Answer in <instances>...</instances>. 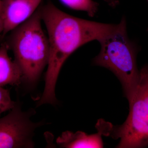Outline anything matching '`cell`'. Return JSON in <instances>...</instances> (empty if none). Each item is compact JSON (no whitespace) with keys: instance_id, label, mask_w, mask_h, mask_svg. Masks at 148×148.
Segmentation results:
<instances>
[{"instance_id":"cell-7","label":"cell","mask_w":148,"mask_h":148,"mask_svg":"<svg viewBox=\"0 0 148 148\" xmlns=\"http://www.w3.org/2000/svg\"><path fill=\"white\" fill-rule=\"evenodd\" d=\"M58 145L63 148H103V143L100 133L88 135L78 131L63 132L56 140Z\"/></svg>"},{"instance_id":"cell-15","label":"cell","mask_w":148,"mask_h":148,"mask_svg":"<svg viewBox=\"0 0 148 148\" xmlns=\"http://www.w3.org/2000/svg\"><path fill=\"white\" fill-rule=\"evenodd\" d=\"M147 31L148 32V29H147Z\"/></svg>"},{"instance_id":"cell-12","label":"cell","mask_w":148,"mask_h":148,"mask_svg":"<svg viewBox=\"0 0 148 148\" xmlns=\"http://www.w3.org/2000/svg\"><path fill=\"white\" fill-rule=\"evenodd\" d=\"M110 6L115 8L119 3L118 0H104Z\"/></svg>"},{"instance_id":"cell-11","label":"cell","mask_w":148,"mask_h":148,"mask_svg":"<svg viewBox=\"0 0 148 148\" xmlns=\"http://www.w3.org/2000/svg\"><path fill=\"white\" fill-rule=\"evenodd\" d=\"M138 89L148 107V65L144 66L140 70V79Z\"/></svg>"},{"instance_id":"cell-14","label":"cell","mask_w":148,"mask_h":148,"mask_svg":"<svg viewBox=\"0 0 148 148\" xmlns=\"http://www.w3.org/2000/svg\"><path fill=\"white\" fill-rule=\"evenodd\" d=\"M3 31V26L2 22L0 21V34L2 33Z\"/></svg>"},{"instance_id":"cell-2","label":"cell","mask_w":148,"mask_h":148,"mask_svg":"<svg viewBox=\"0 0 148 148\" xmlns=\"http://www.w3.org/2000/svg\"><path fill=\"white\" fill-rule=\"evenodd\" d=\"M42 21L39 7L28 20L10 32L5 42L13 52L22 79L30 84L36 82L48 63L49 43Z\"/></svg>"},{"instance_id":"cell-6","label":"cell","mask_w":148,"mask_h":148,"mask_svg":"<svg viewBox=\"0 0 148 148\" xmlns=\"http://www.w3.org/2000/svg\"><path fill=\"white\" fill-rule=\"evenodd\" d=\"M42 0H1L3 37L27 21Z\"/></svg>"},{"instance_id":"cell-3","label":"cell","mask_w":148,"mask_h":148,"mask_svg":"<svg viewBox=\"0 0 148 148\" xmlns=\"http://www.w3.org/2000/svg\"><path fill=\"white\" fill-rule=\"evenodd\" d=\"M98 42L101 51L92 64L108 69L117 77L130 103L137 91L140 71L136 61L138 47L128 38L125 17Z\"/></svg>"},{"instance_id":"cell-5","label":"cell","mask_w":148,"mask_h":148,"mask_svg":"<svg viewBox=\"0 0 148 148\" xmlns=\"http://www.w3.org/2000/svg\"><path fill=\"white\" fill-rule=\"evenodd\" d=\"M11 110L0 118V148L33 147L34 132L40 123L33 122L30 113L17 104Z\"/></svg>"},{"instance_id":"cell-16","label":"cell","mask_w":148,"mask_h":148,"mask_svg":"<svg viewBox=\"0 0 148 148\" xmlns=\"http://www.w3.org/2000/svg\"><path fill=\"white\" fill-rule=\"evenodd\" d=\"M147 1L148 2V0H147Z\"/></svg>"},{"instance_id":"cell-13","label":"cell","mask_w":148,"mask_h":148,"mask_svg":"<svg viewBox=\"0 0 148 148\" xmlns=\"http://www.w3.org/2000/svg\"><path fill=\"white\" fill-rule=\"evenodd\" d=\"M1 0H0V21L2 22L1 19Z\"/></svg>"},{"instance_id":"cell-8","label":"cell","mask_w":148,"mask_h":148,"mask_svg":"<svg viewBox=\"0 0 148 148\" xmlns=\"http://www.w3.org/2000/svg\"><path fill=\"white\" fill-rule=\"evenodd\" d=\"M8 50L5 42L0 47V87L7 85H17L22 79L21 70L9 56Z\"/></svg>"},{"instance_id":"cell-10","label":"cell","mask_w":148,"mask_h":148,"mask_svg":"<svg viewBox=\"0 0 148 148\" xmlns=\"http://www.w3.org/2000/svg\"><path fill=\"white\" fill-rule=\"evenodd\" d=\"M16 104L11 98L9 90L0 87V116L4 112L12 110Z\"/></svg>"},{"instance_id":"cell-4","label":"cell","mask_w":148,"mask_h":148,"mask_svg":"<svg viewBox=\"0 0 148 148\" xmlns=\"http://www.w3.org/2000/svg\"><path fill=\"white\" fill-rule=\"evenodd\" d=\"M130 112L112 136L120 138L118 148H141L148 145V107L138 88L130 102Z\"/></svg>"},{"instance_id":"cell-1","label":"cell","mask_w":148,"mask_h":148,"mask_svg":"<svg viewBox=\"0 0 148 148\" xmlns=\"http://www.w3.org/2000/svg\"><path fill=\"white\" fill-rule=\"evenodd\" d=\"M47 32L49 55L45 86L38 106L55 104V87L62 66L74 51L93 40L99 41L116 24H104L78 18L64 12L51 1L39 7Z\"/></svg>"},{"instance_id":"cell-9","label":"cell","mask_w":148,"mask_h":148,"mask_svg":"<svg viewBox=\"0 0 148 148\" xmlns=\"http://www.w3.org/2000/svg\"><path fill=\"white\" fill-rule=\"evenodd\" d=\"M61 3L71 9L86 12L93 17L98 11L99 4L92 0H59Z\"/></svg>"}]
</instances>
